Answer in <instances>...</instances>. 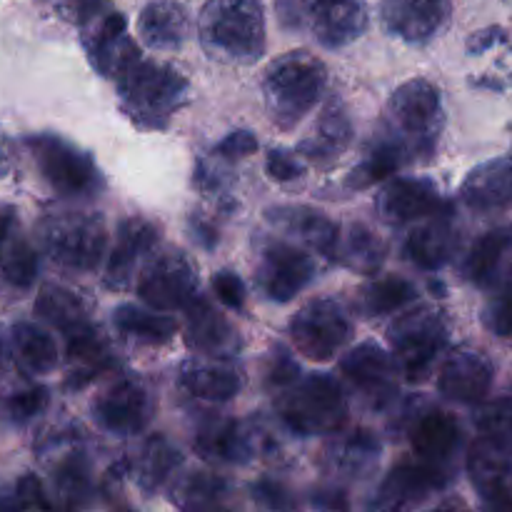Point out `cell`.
Listing matches in <instances>:
<instances>
[{"label": "cell", "mask_w": 512, "mask_h": 512, "mask_svg": "<svg viewBox=\"0 0 512 512\" xmlns=\"http://www.w3.org/2000/svg\"><path fill=\"white\" fill-rule=\"evenodd\" d=\"M263 88L273 118L290 128L318 103L325 88V65L315 55L295 50L270 65Z\"/></svg>", "instance_id": "cell-1"}, {"label": "cell", "mask_w": 512, "mask_h": 512, "mask_svg": "<svg viewBox=\"0 0 512 512\" xmlns=\"http://www.w3.org/2000/svg\"><path fill=\"white\" fill-rule=\"evenodd\" d=\"M280 418L293 433H338L348 418V400L338 380L330 375L298 378L280 398Z\"/></svg>", "instance_id": "cell-2"}, {"label": "cell", "mask_w": 512, "mask_h": 512, "mask_svg": "<svg viewBox=\"0 0 512 512\" xmlns=\"http://www.w3.org/2000/svg\"><path fill=\"white\" fill-rule=\"evenodd\" d=\"M123 108L143 125H163L185 95V78L173 68L133 58L118 73Z\"/></svg>", "instance_id": "cell-3"}, {"label": "cell", "mask_w": 512, "mask_h": 512, "mask_svg": "<svg viewBox=\"0 0 512 512\" xmlns=\"http://www.w3.org/2000/svg\"><path fill=\"white\" fill-rule=\"evenodd\" d=\"M200 30L210 48L238 60H255L265 48L260 0H208Z\"/></svg>", "instance_id": "cell-4"}, {"label": "cell", "mask_w": 512, "mask_h": 512, "mask_svg": "<svg viewBox=\"0 0 512 512\" xmlns=\"http://www.w3.org/2000/svg\"><path fill=\"white\" fill-rule=\"evenodd\" d=\"M25 145L38 163L40 175L48 180L55 193L68 195V198H88L103 188V178L93 158L68 140L38 133L25 138Z\"/></svg>", "instance_id": "cell-5"}, {"label": "cell", "mask_w": 512, "mask_h": 512, "mask_svg": "<svg viewBox=\"0 0 512 512\" xmlns=\"http://www.w3.org/2000/svg\"><path fill=\"white\" fill-rule=\"evenodd\" d=\"M395 143L410 155L433 150L440 130V93L428 80H408L388 105Z\"/></svg>", "instance_id": "cell-6"}, {"label": "cell", "mask_w": 512, "mask_h": 512, "mask_svg": "<svg viewBox=\"0 0 512 512\" xmlns=\"http://www.w3.org/2000/svg\"><path fill=\"white\" fill-rule=\"evenodd\" d=\"M40 238L60 268L90 273L103 258L105 225L95 215L58 213L40 223Z\"/></svg>", "instance_id": "cell-7"}, {"label": "cell", "mask_w": 512, "mask_h": 512, "mask_svg": "<svg viewBox=\"0 0 512 512\" xmlns=\"http://www.w3.org/2000/svg\"><path fill=\"white\" fill-rule=\"evenodd\" d=\"M285 25H308L328 48L350 43L365 30L368 15L360 0H280Z\"/></svg>", "instance_id": "cell-8"}, {"label": "cell", "mask_w": 512, "mask_h": 512, "mask_svg": "<svg viewBox=\"0 0 512 512\" xmlns=\"http://www.w3.org/2000/svg\"><path fill=\"white\" fill-rule=\"evenodd\" d=\"M448 330L435 310L420 308L400 315L390 328L395 363L408 380H423L433 370L438 353L445 348Z\"/></svg>", "instance_id": "cell-9"}, {"label": "cell", "mask_w": 512, "mask_h": 512, "mask_svg": "<svg viewBox=\"0 0 512 512\" xmlns=\"http://www.w3.org/2000/svg\"><path fill=\"white\" fill-rule=\"evenodd\" d=\"M138 293L150 308L163 310V313L178 308L185 310L198 298V273L185 255L165 250L148 260L140 273Z\"/></svg>", "instance_id": "cell-10"}, {"label": "cell", "mask_w": 512, "mask_h": 512, "mask_svg": "<svg viewBox=\"0 0 512 512\" xmlns=\"http://www.w3.org/2000/svg\"><path fill=\"white\" fill-rule=\"evenodd\" d=\"M290 335L305 358L330 360L350 338V320L335 300H310L290 323Z\"/></svg>", "instance_id": "cell-11"}, {"label": "cell", "mask_w": 512, "mask_h": 512, "mask_svg": "<svg viewBox=\"0 0 512 512\" xmlns=\"http://www.w3.org/2000/svg\"><path fill=\"white\" fill-rule=\"evenodd\" d=\"M315 278V260L288 243H273L263 250L258 283L270 300L288 303Z\"/></svg>", "instance_id": "cell-12"}, {"label": "cell", "mask_w": 512, "mask_h": 512, "mask_svg": "<svg viewBox=\"0 0 512 512\" xmlns=\"http://www.w3.org/2000/svg\"><path fill=\"white\" fill-rule=\"evenodd\" d=\"M450 483V470L440 465L425 463V460H405L398 468L390 470L385 483L380 485L378 505L380 508H415L430 498L433 493H440Z\"/></svg>", "instance_id": "cell-13"}, {"label": "cell", "mask_w": 512, "mask_h": 512, "mask_svg": "<svg viewBox=\"0 0 512 512\" xmlns=\"http://www.w3.org/2000/svg\"><path fill=\"white\" fill-rule=\"evenodd\" d=\"M153 398L148 390L133 378L115 383L108 393H103L95 403V420L108 433L133 435L140 433L153 418Z\"/></svg>", "instance_id": "cell-14"}, {"label": "cell", "mask_w": 512, "mask_h": 512, "mask_svg": "<svg viewBox=\"0 0 512 512\" xmlns=\"http://www.w3.org/2000/svg\"><path fill=\"white\" fill-rule=\"evenodd\" d=\"M440 393L455 403H483L493 385V365L483 353L458 350L440 368Z\"/></svg>", "instance_id": "cell-15"}, {"label": "cell", "mask_w": 512, "mask_h": 512, "mask_svg": "<svg viewBox=\"0 0 512 512\" xmlns=\"http://www.w3.org/2000/svg\"><path fill=\"white\" fill-rule=\"evenodd\" d=\"M468 473L485 503H508L512 495V450L480 435L468 453Z\"/></svg>", "instance_id": "cell-16"}, {"label": "cell", "mask_w": 512, "mask_h": 512, "mask_svg": "<svg viewBox=\"0 0 512 512\" xmlns=\"http://www.w3.org/2000/svg\"><path fill=\"white\" fill-rule=\"evenodd\" d=\"M0 278L13 288H30L38 278V253L20 228L13 205L0 208Z\"/></svg>", "instance_id": "cell-17"}, {"label": "cell", "mask_w": 512, "mask_h": 512, "mask_svg": "<svg viewBox=\"0 0 512 512\" xmlns=\"http://www.w3.org/2000/svg\"><path fill=\"white\" fill-rule=\"evenodd\" d=\"M378 208L390 223H410L445 213L438 188L423 178H398L383 190Z\"/></svg>", "instance_id": "cell-18"}, {"label": "cell", "mask_w": 512, "mask_h": 512, "mask_svg": "<svg viewBox=\"0 0 512 512\" xmlns=\"http://www.w3.org/2000/svg\"><path fill=\"white\" fill-rule=\"evenodd\" d=\"M385 25L410 43L433 38L450 18V0H385Z\"/></svg>", "instance_id": "cell-19"}, {"label": "cell", "mask_w": 512, "mask_h": 512, "mask_svg": "<svg viewBox=\"0 0 512 512\" xmlns=\"http://www.w3.org/2000/svg\"><path fill=\"white\" fill-rule=\"evenodd\" d=\"M455 250H458V230L450 213L425 218V223L418 225L405 240V253L423 270L445 268L453 260Z\"/></svg>", "instance_id": "cell-20"}, {"label": "cell", "mask_w": 512, "mask_h": 512, "mask_svg": "<svg viewBox=\"0 0 512 512\" xmlns=\"http://www.w3.org/2000/svg\"><path fill=\"white\" fill-rule=\"evenodd\" d=\"M340 370L355 388L373 398L390 395L395 390L398 363L375 343H363L345 353V358L340 360Z\"/></svg>", "instance_id": "cell-21"}, {"label": "cell", "mask_w": 512, "mask_h": 512, "mask_svg": "<svg viewBox=\"0 0 512 512\" xmlns=\"http://www.w3.org/2000/svg\"><path fill=\"white\" fill-rule=\"evenodd\" d=\"M158 243V228L153 223H148L145 218H128L120 223L118 240H115V248L110 253L108 270H105V283L110 288H120V285L128 283V278L133 275L135 263H138L143 255H148L150 250Z\"/></svg>", "instance_id": "cell-22"}, {"label": "cell", "mask_w": 512, "mask_h": 512, "mask_svg": "<svg viewBox=\"0 0 512 512\" xmlns=\"http://www.w3.org/2000/svg\"><path fill=\"white\" fill-rule=\"evenodd\" d=\"M460 440L463 435H460L458 420L443 410H428L425 415H420L410 433L415 455L425 463L440 465V468H448L453 455L458 453Z\"/></svg>", "instance_id": "cell-23"}, {"label": "cell", "mask_w": 512, "mask_h": 512, "mask_svg": "<svg viewBox=\"0 0 512 512\" xmlns=\"http://www.w3.org/2000/svg\"><path fill=\"white\" fill-rule=\"evenodd\" d=\"M463 200L480 213L512 210V160H490L465 178Z\"/></svg>", "instance_id": "cell-24"}, {"label": "cell", "mask_w": 512, "mask_h": 512, "mask_svg": "<svg viewBox=\"0 0 512 512\" xmlns=\"http://www.w3.org/2000/svg\"><path fill=\"white\" fill-rule=\"evenodd\" d=\"M188 313V323H185V338H188L190 348L205 355H228L230 350L238 348V335H235L233 325L228 323L223 313L213 308L205 298H195L193 303L185 308Z\"/></svg>", "instance_id": "cell-25"}, {"label": "cell", "mask_w": 512, "mask_h": 512, "mask_svg": "<svg viewBox=\"0 0 512 512\" xmlns=\"http://www.w3.org/2000/svg\"><path fill=\"white\" fill-rule=\"evenodd\" d=\"M268 218L273 220L278 228L288 230V233L298 235L305 245L323 255H333L335 245H338L340 228L323 213H315L310 208H278L270 210Z\"/></svg>", "instance_id": "cell-26"}, {"label": "cell", "mask_w": 512, "mask_h": 512, "mask_svg": "<svg viewBox=\"0 0 512 512\" xmlns=\"http://www.w3.org/2000/svg\"><path fill=\"white\" fill-rule=\"evenodd\" d=\"M195 448L208 460L220 463H243L250 458V435L243 433L235 420L208 418L198 428L195 435Z\"/></svg>", "instance_id": "cell-27"}, {"label": "cell", "mask_w": 512, "mask_h": 512, "mask_svg": "<svg viewBox=\"0 0 512 512\" xmlns=\"http://www.w3.org/2000/svg\"><path fill=\"white\" fill-rule=\"evenodd\" d=\"M65 340H68V360L73 363V380L70 385H85L88 380H93L95 375L103 373L110 365V350L108 340L100 335L98 328H93L88 323H83L80 328L65 333Z\"/></svg>", "instance_id": "cell-28"}, {"label": "cell", "mask_w": 512, "mask_h": 512, "mask_svg": "<svg viewBox=\"0 0 512 512\" xmlns=\"http://www.w3.org/2000/svg\"><path fill=\"white\" fill-rule=\"evenodd\" d=\"M385 255H388V245L378 233H373L368 225H350L340 230L333 258H338L345 268L370 275L383 268Z\"/></svg>", "instance_id": "cell-29"}, {"label": "cell", "mask_w": 512, "mask_h": 512, "mask_svg": "<svg viewBox=\"0 0 512 512\" xmlns=\"http://www.w3.org/2000/svg\"><path fill=\"white\" fill-rule=\"evenodd\" d=\"M140 35L153 48H178L188 35V13L173 0H155L140 13Z\"/></svg>", "instance_id": "cell-30"}, {"label": "cell", "mask_w": 512, "mask_h": 512, "mask_svg": "<svg viewBox=\"0 0 512 512\" xmlns=\"http://www.w3.org/2000/svg\"><path fill=\"white\" fill-rule=\"evenodd\" d=\"M508 255H512V223L488 230L483 238L475 240L473 250L465 258V278L475 285H490L503 270Z\"/></svg>", "instance_id": "cell-31"}, {"label": "cell", "mask_w": 512, "mask_h": 512, "mask_svg": "<svg viewBox=\"0 0 512 512\" xmlns=\"http://www.w3.org/2000/svg\"><path fill=\"white\" fill-rule=\"evenodd\" d=\"M350 138H353V125H350L348 113L340 103H330L320 115L315 135L305 140L300 150L305 158L315 160V163H333L348 148Z\"/></svg>", "instance_id": "cell-32"}, {"label": "cell", "mask_w": 512, "mask_h": 512, "mask_svg": "<svg viewBox=\"0 0 512 512\" xmlns=\"http://www.w3.org/2000/svg\"><path fill=\"white\" fill-rule=\"evenodd\" d=\"M13 355L23 370L33 375H45L58 365V345L48 330L33 323H18L10 330Z\"/></svg>", "instance_id": "cell-33"}, {"label": "cell", "mask_w": 512, "mask_h": 512, "mask_svg": "<svg viewBox=\"0 0 512 512\" xmlns=\"http://www.w3.org/2000/svg\"><path fill=\"white\" fill-rule=\"evenodd\" d=\"M180 383L195 398L210 400V403H228L240 393V378L235 370L223 365L188 363L180 373Z\"/></svg>", "instance_id": "cell-34"}, {"label": "cell", "mask_w": 512, "mask_h": 512, "mask_svg": "<svg viewBox=\"0 0 512 512\" xmlns=\"http://www.w3.org/2000/svg\"><path fill=\"white\" fill-rule=\"evenodd\" d=\"M115 325L123 335L148 345H163L178 333L175 318L165 315L163 310L153 313V310H143L138 305H120L115 310Z\"/></svg>", "instance_id": "cell-35"}, {"label": "cell", "mask_w": 512, "mask_h": 512, "mask_svg": "<svg viewBox=\"0 0 512 512\" xmlns=\"http://www.w3.org/2000/svg\"><path fill=\"white\" fill-rule=\"evenodd\" d=\"M35 313H38L45 323L58 328L60 333H70V330L88 323L83 300L75 293H70V290L58 288V285H45V288L40 290L38 300H35Z\"/></svg>", "instance_id": "cell-36"}, {"label": "cell", "mask_w": 512, "mask_h": 512, "mask_svg": "<svg viewBox=\"0 0 512 512\" xmlns=\"http://www.w3.org/2000/svg\"><path fill=\"white\" fill-rule=\"evenodd\" d=\"M330 463L338 473L343 475H363L378 463L380 458V445L378 440L373 438L365 430H358V433H350L345 438H338L328 448Z\"/></svg>", "instance_id": "cell-37"}, {"label": "cell", "mask_w": 512, "mask_h": 512, "mask_svg": "<svg viewBox=\"0 0 512 512\" xmlns=\"http://www.w3.org/2000/svg\"><path fill=\"white\" fill-rule=\"evenodd\" d=\"M415 288L403 278H378L360 290V310L365 315H388L415 300Z\"/></svg>", "instance_id": "cell-38"}, {"label": "cell", "mask_w": 512, "mask_h": 512, "mask_svg": "<svg viewBox=\"0 0 512 512\" xmlns=\"http://www.w3.org/2000/svg\"><path fill=\"white\" fill-rule=\"evenodd\" d=\"M408 160V153L400 148L395 140H383L378 148L370 150L368 158L350 173L348 185L350 188H370V185L380 183V180L390 178L400 165Z\"/></svg>", "instance_id": "cell-39"}, {"label": "cell", "mask_w": 512, "mask_h": 512, "mask_svg": "<svg viewBox=\"0 0 512 512\" xmlns=\"http://www.w3.org/2000/svg\"><path fill=\"white\" fill-rule=\"evenodd\" d=\"M180 465V453L163 438L148 440V445L143 448V455H140L138 473L140 483L148 490L158 488L160 483H165L170 473Z\"/></svg>", "instance_id": "cell-40"}, {"label": "cell", "mask_w": 512, "mask_h": 512, "mask_svg": "<svg viewBox=\"0 0 512 512\" xmlns=\"http://www.w3.org/2000/svg\"><path fill=\"white\" fill-rule=\"evenodd\" d=\"M493 295L485 305V325L500 338H512V263L493 280Z\"/></svg>", "instance_id": "cell-41"}, {"label": "cell", "mask_w": 512, "mask_h": 512, "mask_svg": "<svg viewBox=\"0 0 512 512\" xmlns=\"http://www.w3.org/2000/svg\"><path fill=\"white\" fill-rule=\"evenodd\" d=\"M475 423H478L483 438L512 450V395L490 400L488 405H483Z\"/></svg>", "instance_id": "cell-42"}, {"label": "cell", "mask_w": 512, "mask_h": 512, "mask_svg": "<svg viewBox=\"0 0 512 512\" xmlns=\"http://www.w3.org/2000/svg\"><path fill=\"white\" fill-rule=\"evenodd\" d=\"M55 488L68 505H80L90 495V468L80 455L65 458L55 468Z\"/></svg>", "instance_id": "cell-43"}, {"label": "cell", "mask_w": 512, "mask_h": 512, "mask_svg": "<svg viewBox=\"0 0 512 512\" xmlns=\"http://www.w3.org/2000/svg\"><path fill=\"white\" fill-rule=\"evenodd\" d=\"M180 495H183L180 503H183L185 508H205V505H215L223 498L225 483L218 475L210 473L190 475L183 483V488H180Z\"/></svg>", "instance_id": "cell-44"}, {"label": "cell", "mask_w": 512, "mask_h": 512, "mask_svg": "<svg viewBox=\"0 0 512 512\" xmlns=\"http://www.w3.org/2000/svg\"><path fill=\"white\" fill-rule=\"evenodd\" d=\"M298 378H300V368L298 363H295L293 355H290L285 348H275L273 353H270L268 368H265V385H268L270 390L283 393V390L290 388Z\"/></svg>", "instance_id": "cell-45"}, {"label": "cell", "mask_w": 512, "mask_h": 512, "mask_svg": "<svg viewBox=\"0 0 512 512\" xmlns=\"http://www.w3.org/2000/svg\"><path fill=\"white\" fill-rule=\"evenodd\" d=\"M45 405H48V390L40 388V385H35V388H28V390H20V393H15L13 398L8 400V410L10 415H13V420H30L35 418L38 413H43Z\"/></svg>", "instance_id": "cell-46"}, {"label": "cell", "mask_w": 512, "mask_h": 512, "mask_svg": "<svg viewBox=\"0 0 512 512\" xmlns=\"http://www.w3.org/2000/svg\"><path fill=\"white\" fill-rule=\"evenodd\" d=\"M213 290L218 295L220 303L230 310H240L245 305V285L243 280L238 278L235 273L230 270H223L213 278Z\"/></svg>", "instance_id": "cell-47"}, {"label": "cell", "mask_w": 512, "mask_h": 512, "mask_svg": "<svg viewBox=\"0 0 512 512\" xmlns=\"http://www.w3.org/2000/svg\"><path fill=\"white\" fill-rule=\"evenodd\" d=\"M255 150H258V140H255V135L248 133V130H235V133L225 135V138L215 145V153H218L220 158L230 160L248 158Z\"/></svg>", "instance_id": "cell-48"}, {"label": "cell", "mask_w": 512, "mask_h": 512, "mask_svg": "<svg viewBox=\"0 0 512 512\" xmlns=\"http://www.w3.org/2000/svg\"><path fill=\"white\" fill-rule=\"evenodd\" d=\"M268 168L270 178L278 180V183H288V180H295L300 175V163L295 158H290L283 150H270L268 153Z\"/></svg>", "instance_id": "cell-49"}, {"label": "cell", "mask_w": 512, "mask_h": 512, "mask_svg": "<svg viewBox=\"0 0 512 512\" xmlns=\"http://www.w3.org/2000/svg\"><path fill=\"white\" fill-rule=\"evenodd\" d=\"M18 505L20 508H50L35 475H25L18 483Z\"/></svg>", "instance_id": "cell-50"}, {"label": "cell", "mask_w": 512, "mask_h": 512, "mask_svg": "<svg viewBox=\"0 0 512 512\" xmlns=\"http://www.w3.org/2000/svg\"><path fill=\"white\" fill-rule=\"evenodd\" d=\"M255 498L268 508H293V500L285 498V490L273 483H260L255 485Z\"/></svg>", "instance_id": "cell-51"}, {"label": "cell", "mask_w": 512, "mask_h": 512, "mask_svg": "<svg viewBox=\"0 0 512 512\" xmlns=\"http://www.w3.org/2000/svg\"><path fill=\"white\" fill-rule=\"evenodd\" d=\"M498 40H503V30L500 28H490V30H483V33H478L475 35L473 40H470V50H483V48H488V45H493V43H498Z\"/></svg>", "instance_id": "cell-52"}, {"label": "cell", "mask_w": 512, "mask_h": 512, "mask_svg": "<svg viewBox=\"0 0 512 512\" xmlns=\"http://www.w3.org/2000/svg\"><path fill=\"white\" fill-rule=\"evenodd\" d=\"M10 158H13V155H10V143H8V138L3 135V130H0V178L8 173Z\"/></svg>", "instance_id": "cell-53"}, {"label": "cell", "mask_w": 512, "mask_h": 512, "mask_svg": "<svg viewBox=\"0 0 512 512\" xmlns=\"http://www.w3.org/2000/svg\"><path fill=\"white\" fill-rule=\"evenodd\" d=\"M3 355H5V348H3V340H0V363H3Z\"/></svg>", "instance_id": "cell-54"}]
</instances>
